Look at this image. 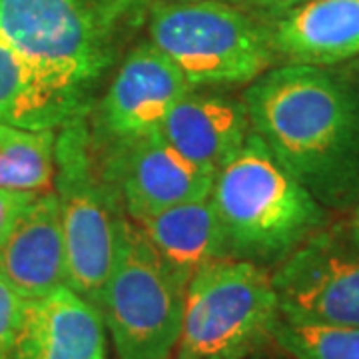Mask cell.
I'll return each mask as SVG.
<instances>
[{
  "label": "cell",
  "mask_w": 359,
  "mask_h": 359,
  "mask_svg": "<svg viewBox=\"0 0 359 359\" xmlns=\"http://www.w3.org/2000/svg\"><path fill=\"white\" fill-rule=\"evenodd\" d=\"M188 280L126 219L100 313L116 359H170L178 347Z\"/></svg>",
  "instance_id": "7"
},
{
  "label": "cell",
  "mask_w": 359,
  "mask_h": 359,
  "mask_svg": "<svg viewBox=\"0 0 359 359\" xmlns=\"http://www.w3.org/2000/svg\"><path fill=\"white\" fill-rule=\"evenodd\" d=\"M134 224L168 266L188 282L196 269L230 257L212 194Z\"/></svg>",
  "instance_id": "16"
},
{
  "label": "cell",
  "mask_w": 359,
  "mask_h": 359,
  "mask_svg": "<svg viewBox=\"0 0 359 359\" xmlns=\"http://www.w3.org/2000/svg\"><path fill=\"white\" fill-rule=\"evenodd\" d=\"M39 194L14 192V190H0V244L11 233L16 219L28 205L34 202Z\"/></svg>",
  "instance_id": "20"
},
{
  "label": "cell",
  "mask_w": 359,
  "mask_h": 359,
  "mask_svg": "<svg viewBox=\"0 0 359 359\" xmlns=\"http://www.w3.org/2000/svg\"><path fill=\"white\" fill-rule=\"evenodd\" d=\"M160 134L194 166L216 178L252 134L244 100L224 92L190 88L168 112Z\"/></svg>",
  "instance_id": "11"
},
{
  "label": "cell",
  "mask_w": 359,
  "mask_h": 359,
  "mask_svg": "<svg viewBox=\"0 0 359 359\" xmlns=\"http://www.w3.org/2000/svg\"><path fill=\"white\" fill-rule=\"evenodd\" d=\"M351 224H355L359 228V204L355 205V210L351 212Z\"/></svg>",
  "instance_id": "22"
},
{
  "label": "cell",
  "mask_w": 359,
  "mask_h": 359,
  "mask_svg": "<svg viewBox=\"0 0 359 359\" xmlns=\"http://www.w3.org/2000/svg\"><path fill=\"white\" fill-rule=\"evenodd\" d=\"M212 200L226 236L228 256L276 268L316 231L330 210L280 164L252 132L244 148L214 178Z\"/></svg>",
  "instance_id": "2"
},
{
  "label": "cell",
  "mask_w": 359,
  "mask_h": 359,
  "mask_svg": "<svg viewBox=\"0 0 359 359\" xmlns=\"http://www.w3.org/2000/svg\"><path fill=\"white\" fill-rule=\"evenodd\" d=\"M283 320L359 327V228L327 224L271 269Z\"/></svg>",
  "instance_id": "8"
},
{
  "label": "cell",
  "mask_w": 359,
  "mask_h": 359,
  "mask_svg": "<svg viewBox=\"0 0 359 359\" xmlns=\"http://www.w3.org/2000/svg\"><path fill=\"white\" fill-rule=\"evenodd\" d=\"M144 0H0V39L54 76L90 86L114 62Z\"/></svg>",
  "instance_id": "5"
},
{
  "label": "cell",
  "mask_w": 359,
  "mask_h": 359,
  "mask_svg": "<svg viewBox=\"0 0 359 359\" xmlns=\"http://www.w3.org/2000/svg\"><path fill=\"white\" fill-rule=\"evenodd\" d=\"M219 2H244V0H219Z\"/></svg>",
  "instance_id": "23"
},
{
  "label": "cell",
  "mask_w": 359,
  "mask_h": 359,
  "mask_svg": "<svg viewBox=\"0 0 359 359\" xmlns=\"http://www.w3.org/2000/svg\"><path fill=\"white\" fill-rule=\"evenodd\" d=\"M25 304V299L8 283L0 280V359H14Z\"/></svg>",
  "instance_id": "19"
},
{
  "label": "cell",
  "mask_w": 359,
  "mask_h": 359,
  "mask_svg": "<svg viewBox=\"0 0 359 359\" xmlns=\"http://www.w3.org/2000/svg\"><path fill=\"white\" fill-rule=\"evenodd\" d=\"M14 359H108L100 309L68 285L26 302Z\"/></svg>",
  "instance_id": "13"
},
{
  "label": "cell",
  "mask_w": 359,
  "mask_h": 359,
  "mask_svg": "<svg viewBox=\"0 0 359 359\" xmlns=\"http://www.w3.org/2000/svg\"><path fill=\"white\" fill-rule=\"evenodd\" d=\"M250 359H254V358H250Z\"/></svg>",
  "instance_id": "24"
},
{
  "label": "cell",
  "mask_w": 359,
  "mask_h": 359,
  "mask_svg": "<svg viewBox=\"0 0 359 359\" xmlns=\"http://www.w3.org/2000/svg\"><path fill=\"white\" fill-rule=\"evenodd\" d=\"M190 88L178 66L152 42L134 46L104 94L94 142L110 144L158 132Z\"/></svg>",
  "instance_id": "10"
},
{
  "label": "cell",
  "mask_w": 359,
  "mask_h": 359,
  "mask_svg": "<svg viewBox=\"0 0 359 359\" xmlns=\"http://www.w3.org/2000/svg\"><path fill=\"white\" fill-rule=\"evenodd\" d=\"M250 126L325 210L359 204V60L271 66L244 92Z\"/></svg>",
  "instance_id": "1"
},
{
  "label": "cell",
  "mask_w": 359,
  "mask_h": 359,
  "mask_svg": "<svg viewBox=\"0 0 359 359\" xmlns=\"http://www.w3.org/2000/svg\"><path fill=\"white\" fill-rule=\"evenodd\" d=\"M280 318L268 268L233 257L205 264L186 287L178 359L256 358Z\"/></svg>",
  "instance_id": "6"
},
{
  "label": "cell",
  "mask_w": 359,
  "mask_h": 359,
  "mask_svg": "<svg viewBox=\"0 0 359 359\" xmlns=\"http://www.w3.org/2000/svg\"><path fill=\"white\" fill-rule=\"evenodd\" d=\"M273 344L294 359H359V327L280 318L273 330Z\"/></svg>",
  "instance_id": "18"
},
{
  "label": "cell",
  "mask_w": 359,
  "mask_h": 359,
  "mask_svg": "<svg viewBox=\"0 0 359 359\" xmlns=\"http://www.w3.org/2000/svg\"><path fill=\"white\" fill-rule=\"evenodd\" d=\"M94 146L104 178L132 222L212 194L214 178L172 148L160 130Z\"/></svg>",
  "instance_id": "9"
},
{
  "label": "cell",
  "mask_w": 359,
  "mask_h": 359,
  "mask_svg": "<svg viewBox=\"0 0 359 359\" xmlns=\"http://www.w3.org/2000/svg\"><path fill=\"white\" fill-rule=\"evenodd\" d=\"M56 130L0 122V190L46 194L54 186Z\"/></svg>",
  "instance_id": "17"
},
{
  "label": "cell",
  "mask_w": 359,
  "mask_h": 359,
  "mask_svg": "<svg viewBox=\"0 0 359 359\" xmlns=\"http://www.w3.org/2000/svg\"><path fill=\"white\" fill-rule=\"evenodd\" d=\"M66 244V285L100 308L128 219L104 178L86 116L56 130L54 186Z\"/></svg>",
  "instance_id": "3"
},
{
  "label": "cell",
  "mask_w": 359,
  "mask_h": 359,
  "mask_svg": "<svg viewBox=\"0 0 359 359\" xmlns=\"http://www.w3.org/2000/svg\"><path fill=\"white\" fill-rule=\"evenodd\" d=\"M150 42L192 88L252 84L278 60L269 25L219 0H162L150 6Z\"/></svg>",
  "instance_id": "4"
},
{
  "label": "cell",
  "mask_w": 359,
  "mask_h": 359,
  "mask_svg": "<svg viewBox=\"0 0 359 359\" xmlns=\"http://www.w3.org/2000/svg\"><path fill=\"white\" fill-rule=\"evenodd\" d=\"M0 280L25 302L66 285V244L54 190L39 194L0 244Z\"/></svg>",
  "instance_id": "12"
},
{
  "label": "cell",
  "mask_w": 359,
  "mask_h": 359,
  "mask_svg": "<svg viewBox=\"0 0 359 359\" xmlns=\"http://www.w3.org/2000/svg\"><path fill=\"white\" fill-rule=\"evenodd\" d=\"M86 110L88 86L42 70L0 39V122L58 130Z\"/></svg>",
  "instance_id": "15"
},
{
  "label": "cell",
  "mask_w": 359,
  "mask_h": 359,
  "mask_svg": "<svg viewBox=\"0 0 359 359\" xmlns=\"http://www.w3.org/2000/svg\"><path fill=\"white\" fill-rule=\"evenodd\" d=\"M252 6L256 8L264 22H271L283 13L292 11L294 6H299L308 0H250Z\"/></svg>",
  "instance_id": "21"
},
{
  "label": "cell",
  "mask_w": 359,
  "mask_h": 359,
  "mask_svg": "<svg viewBox=\"0 0 359 359\" xmlns=\"http://www.w3.org/2000/svg\"><path fill=\"white\" fill-rule=\"evenodd\" d=\"M268 25L273 52L283 65L359 60V0H308Z\"/></svg>",
  "instance_id": "14"
}]
</instances>
